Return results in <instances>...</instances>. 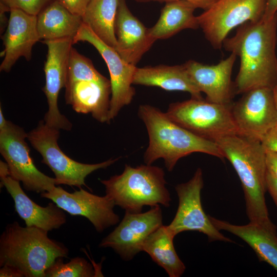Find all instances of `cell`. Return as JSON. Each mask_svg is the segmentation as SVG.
<instances>
[{"label": "cell", "instance_id": "cell-26", "mask_svg": "<svg viewBox=\"0 0 277 277\" xmlns=\"http://www.w3.org/2000/svg\"><path fill=\"white\" fill-rule=\"evenodd\" d=\"M119 0H91L82 16L88 26L103 42L115 48V23Z\"/></svg>", "mask_w": 277, "mask_h": 277}, {"label": "cell", "instance_id": "cell-4", "mask_svg": "<svg viewBox=\"0 0 277 277\" xmlns=\"http://www.w3.org/2000/svg\"><path fill=\"white\" fill-rule=\"evenodd\" d=\"M48 231L33 226L8 224L0 237V266L16 269L24 277H45L46 270L58 258H67L69 250L50 239Z\"/></svg>", "mask_w": 277, "mask_h": 277}, {"label": "cell", "instance_id": "cell-9", "mask_svg": "<svg viewBox=\"0 0 277 277\" xmlns=\"http://www.w3.org/2000/svg\"><path fill=\"white\" fill-rule=\"evenodd\" d=\"M267 0H217L197 16L199 27L213 48L220 49L236 27L263 16Z\"/></svg>", "mask_w": 277, "mask_h": 277}, {"label": "cell", "instance_id": "cell-32", "mask_svg": "<svg viewBox=\"0 0 277 277\" xmlns=\"http://www.w3.org/2000/svg\"><path fill=\"white\" fill-rule=\"evenodd\" d=\"M267 190L271 195L277 208V179L267 172Z\"/></svg>", "mask_w": 277, "mask_h": 277}, {"label": "cell", "instance_id": "cell-8", "mask_svg": "<svg viewBox=\"0 0 277 277\" xmlns=\"http://www.w3.org/2000/svg\"><path fill=\"white\" fill-rule=\"evenodd\" d=\"M27 133L8 121L0 129V153L7 164L9 176L21 182L24 189L37 193L51 190L55 186L54 177H49L35 166L26 142Z\"/></svg>", "mask_w": 277, "mask_h": 277}, {"label": "cell", "instance_id": "cell-23", "mask_svg": "<svg viewBox=\"0 0 277 277\" xmlns=\"http://www.w3.org/2000/svg\"><path fill=\"white\" fill-rule=\"evenodd\" d=\"M83 24L82 16L72 13L57 0H53L37 15L40 39L73 38Z\"/></svg>", "mask_w": 277, "mask_h": 277}, {"label": "cell", "instance_id": "cell-35", "mask_svg": "<svg viewBox=\"0 0 277 277\" xmlns=\"http://www.w3.org/2000/svg\"><path fill=\"white\" fill-rule=\"evenodd\" d=\"M1 277H24L23 274L13 267L4 265L1 267Z\"/></svg>", "mask_w": 277, "mask_h": 277}, {"label": "cell", "instance_id": "cell-3", "mask_svg": "<svg viewBox=\"0 0 277 277\" xmlns=\"http://www.w3.org/2000/svg\"><path fill=\"white\" fill-rule=\"evenodd\" d=\"M137 114L145 124L149 136V145L144 154L145 164L151 165L163 159L166 169L172 171L180 159L194 152L224 159L215 142L182 127L157 108L141 105Z\"/></svg>", "mask_w": 277, "mask_h": 277}, {"label": "cell", "instance_id": "cell-12", "mask_svg": "<svg viewBox=\"0 0 277 277\" xmlns=\"http://www.w3.org/2000/svg\"><path fill=\"white\" fill-rule=\"evenodd\" d=\"M43 43L47 46L46 60L44 66L45 84L43 91L46 96L48 106L43 120L50 127L70 131L72 124L60 112L57 98L61 90L65 86L73 39L44 40Z\"/></svg>", "mask_w": 277, "mask_h": 277}, {"label": "cell", "instance_id": "cell-33", "mask_svg": "<svg viewBox=\"0 0 277 277\" xmlns=\"http://www.w3.org/2000/svg\"><path fill=\"white\" fill-rule=\"evenodd\" d=\"M138 2H149V1H159V2H169L174 0H136ZM193 4L196 8H201L205 10L212 6L217 0H185Z\"/></svg>", "mask_w": 277, "mask_h": 277}, {"label": "cell", "instance_id": "cell-16", "mask_svg": "<svg viewBox=\"0 0 277 277\" xmlns=\"http://www.w3.org/2000/svg\"><path fill=\"white\" fill-rule=\"evenodd\" d=\"M65 101L77 113H90L100 123H109L110 80L97 76L67 77Z\"/></svg>", "mask_w": 277, "mask_h": 277}, {"label": "cell", "instance_id": "cell-39", "mask_svg": "<svg viewBox=\"0 0 277 277\" xmlns=\"http://www.w3.org/2000/svg\"><path fill=\"white\" fill-rule=\"evenodd\" d=\"M274 102L277 108V83L272 89Z\"/></svg>", "mask_w": 277, "mask_h": 277}, {"label": "cell", "instance_id": "cell-25", "mask_svg": "<svg viewBox=\"0 0 277 277\" xmlns=\"http://www.w3.org/2000/svg\"><path fill=\"white\" fill-rule=\"evenodd\" d=\"M173 235L167 226L162 225L145 240L142 251L163 268L170 277H180L186 267L176 252Z\"/></svg>", "mask_w": 277, "mask_h": 277}, {"label": "cell", "instance_id": "cell-30", "mask_svg": "<svg viewBox=\"0 0 277 277\" xmlns=\"http://www.w3.org/2000/svg\"><path fill=\"white\" fill-rule=\"evenodd\" d=\"M261 142L265 149L277 152V126L267 133Z\"/></svg>", "mask_w": 277, "mask_h": 277}, {"label": "cell", "instance_id": "cell-28", "mask_svg": "<svg viewBox=\"0 0 277 277\" xmlns=\"http://www.w3.org/2000/svg\"><path fill=\"white\" fill-rule=\"evenodd\" d=\"M53 0H1V3L7 8L18 9L34 15L38 14Z\"/></svg>", "mask_w": 277, "mask_h": 277}, {"label": "cell", "instance_id": "cell-27", "mask_svg": "<svg viewBox=\"0 0 277 277\" xmlns=\"http://www.w3.org/2000/svg\"><path fill=\"white\" fill-rule=\"evenodd\" d=\"M57 258L46 270L45 277H92L95 273L92 266L84 258L75 257L64 263Z\"/></svg>", "mask_w": 277, "mask_h": 277}, {"label": "cell", "instance_id": "cell-29", "mask_svg": "<svg viewBox=\"0 0 277 277\" xmlns=\"http://www.w3.org/2000/svg\"><path fill=\"white\" fill-rule=\"evenodd\" d=\"M72 13L82 16L91 0H57Z\"/></svg>", "mask_w": 277, "mask_h": 277}, {"label": "cell", "instance_id": "cell-11", "mask_svg": "<svg viewBox=\"0 0 277 277\" xmlns=\"http://www.w3.org/2000/svg\"><path fill=\"white\" fill-rule=\"evenodd\" d=\"M78 42H86L93 46L107 64L111 87L110 123L122 108L130 104L135 95L132 84L136 67L124 60L115 49L106 44L83 23L73 39V44Z\"/></svg>", "mask_w": 277, "mask_h": 277}, {"label": "cell", "instance_id": "cell-22", "mask_svg": "<svg viewBox=\"0 0 277 277\" xmlns=\"http://www.w3.org/2000/svg\"><path fill=\"white\" fill-rule=\"evenodd\" d=\"M219 230L227 231L239 237L253 250L260 261L268 263L277 271V231L249 223L237 225L209 215Z\"/></svg>", "mask_w": 277, "mask_h": 277}, {"label": "cell", "instance_id": "cell-13", "mask_svg": "<svg viewBox=\"0 0 277 277\" xmlns=\"http://www.w3.org/2000/svg\"><path fill=\"white\" fill-rule=\"evenodd\" d=\"M232 116L239 134L261 141L277 126V108L272 89L259 88L248 91L232 103Z\"/></svg>", "mask_w": 277, "mask_h": 277}, {"label": "cell", "instance_id": "cell-19", "mask_svg": "<svg viewBox=\"0 0 277 277\" xmlns=\"http://www.w3.org/2000/svg\"><path fill=\"white\" fill-rule=\"evenodd\" d=\"M115 33V50L126 62L135 66L155 41L148 29L131 12L125 0L118 2Z\"/></svg>", "mask_w": 277, "mask_h": 277}, {"label": "cell", "instance_id": "cell-15", "mask_svg": "<svg viewBox=\"0 0 277 277\" xmlns=\"http://www.w3.org/2000/svg\"><path fill=\"white\" fill-rule=\"evenodd\" d=\"M41 196L51 200L70 215L86 217L98 232L120 221L113 210L114 202L106 195H95L82 188L70 193L55 186L51 190L41 193Z\"/></svg>", "mask_w": 277, "mask_h": 277}, {"label": "cell", "instance_id": "cell-1", "mask_svg": "<svg viewBox=\"0 0 277 277\" xmlns=\"http://www.w3.org/2000/svg\"><path fill=\"white\" fill-rule=\"evenodd\" d=\"M277 14L239 26L235 34L226 38L223 47L240 58L234 82L235 94L259 88L273 89L277 83Z\"/></svg>", "mask_w": 277, "mask_h": 277}, {"label": "cell", "instance_id": "cell-17", "mask_svg": "<svg viewBox=\"0 0 277 277\" xmlns=\"http://www.w3.org/2000/svg\"><path fill=\"white\" fill-rule=\"evenodd\" d=\"M236 56L233 53L216 65H206L194 60L184 64L190 78L196 87L206 95L207 101L231 104L235 94L231 74Z\"/></svg>", "mask_w": 277, "mask_h": 277}, {"label": "cell", "instance_id": "cell-2", "mask_svg": "<svg viewBox=\"0 0 277 277\" xmlns=\"http://www.w3.org/2000/svg\"><path fill=\"white\" fill-rule=\"evenodd\" d=\"M214 142L240 180L249 223L276 231V226L269 217L265 197L267 171L265 149L261 142L235 134L221 137Z\"/></svg>", "mask_w": 277, "mask_h": 277}, {"label": "cell", "instance_id": "cell-14", "mask_svg": "<svg viewBox=\"0 0 277 277\" xmlns=\"http://www.w3.org/2000/svg\"><path fill=\"white\" fill-rule=\"evenodd\" d=\"M163 225L160 205L144 213L125 211L118 226L100 242L99 247L111 248L125 261H130L142 251L146 238Z\"/></svg>", "mask_w": 277, "mask_h": 277}, {"label": "cell", "instance_id": "cell-31", "mask_svg": "<svg viewBox=\"0 0 277 277\" xmlns=\"http://www.w3.org/2000/svg\"><path fill=\"white\" fill-rule=\"evenodd\" d=\"M265 162L267 172L277 179V152L265 149Z\"/></svg>", "mask_w": 277, "mask_h": 277}, {"label": "cell", "instance_id": "cell-36", "mask_svg": "<svg viewBox=\"0 0 277 277\" xmlns=\"http://www.w3.org/2000/svg\"><path fill=\"white\" fill-rule=\"evenodd\" d=\"M8 11H9V9L1 3V34L6 29L8 26L9 19H7V17L5 14V13Z\"/></svg>", "mask_w": 277, "mask_h": 277}, {"label": "cell", "instance_id": "cell-5", "mask_svg": "<svg viewBox=\"0 0 277 277\" xmlns=\"http://www.w3.org/2000/svg\"><path fill=\"white\" fill-rule=\"evenodd\" d=\"M100 182L105 186L106 195L125 211L140 213L145 206H170V194L161 167L147 164L133 167L125 164L121 174Z\"/></svg>", "mask_w": 277, "mask_h": 277}, {"label": "cell", "instance_id": "cell-20", "mask_svg": "<svg viewBox=\"0 0 277 277\" xmlns=\"http://www.w3.org/2000/svg\"><path fill=\"white\" fill-rule=\"evenodd\" d=\"M5 187L13 199L16 212L27 226L47 231L60 228L66 222L64 210L54 202L42 207L33 201L22 188L19 182L10 176L1 179V187Z\"/></svg>", "mask_w": 277, "mask_h": 277}, {"label": "cell", "instance_id": "cell-18", "mask_svg": "<svg viewBox=\"0 0 277 277\" xmlns=\"http://www.w3.org/2000/svg\"><path fill=\"white\" fill-rule=\"evenodd\" d=\"M8 26L2 37L4 58L1 71L8 72L17 60L24 57L30 61L34 45L41 39L37 29V15L18 9H11Z\"/></svg>", "mask_w": 277, "mask_h": 277}, {"label": "cell", "instance_id": "cell-24", "mask_svg": "<svg viewBox=\"0 0 277 277\" xmlns=\"http://www.w3.org/2000/svg\"><path fill=\"white\" fill-rule=\"evenodd\" d=\"M196 8L185 0L166 2L156 23L148 29L150 35L156 41L169 38L184 29L198 28L197 17L194 14Z\"/></svg>", "mask_w": 277, "mask_h": 277}, {"label": "cell", "instance_id": "cell-7", "mask_svg": "<svg viewBox=\"0 0 277 277\" xmlns=\"http://www.w3.org/2000/svg\"><path fill=\"white\" fill-rule=\"evenodd\" d=\"M60 130L41 121L37 126L27 133V140L42 156V162L53 172L55 184L75 186L80 189L85 183L86 177L100 169H105L120 158L110 159L96 164L78 162L66 155L58 145Z\"/></svg>", "mask_w": 277, "mask_h": 277}, {"label": "cell", "instance_id": "cell-6", "mask_svg": "<svg viewBox=\"0 0 277 277\" xmlns=\"http://www.w3.org/2000/svg\"><path fill=\"white\" fill-rule=\"evenodd\" d=\"M232 103L221 104L191 98L170 104L166 113L182 127L214 142L225 136L239 134L232 114Z\"/></svg>", "mask_w": 277, "mask_h": 277}, {"label": "cell", "instance_id": "cell-34", "mask_svg": "<svg viewBox=\"0 0 277 277\" xmlns=\"http://www.w3.org/2000/svg\"><path fill=\"white\" fill-rule=\"evenodd\" d=\"M277 14V0H267L264 19L268 20Z\"/></svg>", "mask_w": 277, "mask_h": 277}, {"label": "cell", "instance_id": "cell-21", "mask_svg": "<svg viewBox=\"0 0 277 277\" xmlns=\"http://www.w3.org/2000/svg\"><path fill=\"white\" fill-rule=\"evenodd\" d=\"M132 83L159 87L167 91H185L189 93L191 98L203 99L202 93L192 81L183 64L136 67Z\"/></svg>", "mask_w": 277, "mask_h": 277}, {"label": "cell", "instance_id": "cell-10", "mask_svg": "<svg viewBox=\"0 0 277 277\" xmlns=\"http://www.w3.org/2000/svg\"><path fill=\"white\" fill-rule=\"evenodd\" d=\"M203 186L202 170L198 168L189 181L175 187L179 205L173 220L167 226L168 230L174 236L182 232L194 231L206 234L210 242H234L220 232L205 212L201 199Z\"/></svg>", "mask_w": 277, "mask_h": 277}, {"label": "cell", "instance_id": "cell-37", "mask_svg": "<svg viewBox=\"0 0 277 277\" xmlns=\"http://www.w3.org/2000/svg\"><path fill=\"white\" fill-rule=\"evenodd\" d=\"M9 176V170L7 164L0 161V178L3 179Z\"/></svg>", "mask_w": 277, "mask_h": 277}, {"label": "cell", "instance_id": "cell-38", "mask_svg": "<svg viewBox=\"0 0 277 277\" xmlns=\"http://www.w3.org/2000/svg\"><path fill=\"white\" fill-rule=\"evenodd\" d=\"M8 120H7L4 116L2 106H0V129L3 128L7 124Z\"/></svg>", "mask_w": 277, "mask_h": 277}]
</instances>
